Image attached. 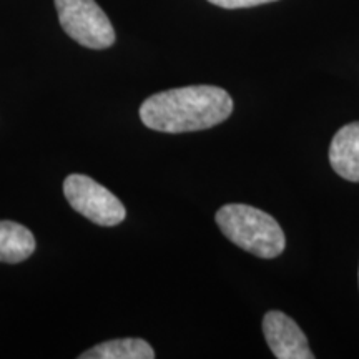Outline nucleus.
I'll list each match as a JSON object with an SVG mask.
<instances>
[{
  "label": "nucleus",
  "mask_w": 359,
  "mask_h": 359,
  "mask_svg": "<svg viewBox=\"0 0 359 359\" xmlns=\"http://www.w3.org/2000/svg\"><path fill=\"white\" fill-rule=\"evenodd\" d=\"M64 195L75 212L100 226H115L127 217L122 201L87 175H69L64 182Z\"/></svg>",
  "instance_id": "4"
},
{
  "label": "nucleus",
  "mask_w": 359,
  "mask_h": 359,
  "mask_svg": "<svg viewBox=\"0 0 359 359\" xmlns=\"http://www.w3.org/2000/svg\"><path fill=\"white\" fill-rule=\"evenodd\" d=\"M330 163L341 178L359 182V122L341 127L331 140Z\"/></svg>",
  "instance_id": "6"
},
{
  "label": "nucleus",
  "mask_w": 359,
  "mask_h": 359,
  "mask_svg": "<svg viewBox=\"0 0 359 359\" xmlns=\"http://www.w3.org/2000/svg\"><path fill=\"white\" fill-rule=\"evenodd\" d=\"M35 238L29 228L15 222H0V262L20 263L32 257Z\"/></svg>",
  "instance_id": "7"
},
{
  "label": "nucleus",
  "mask_w": 359,
  "mask_h": 359,
  "mask_svg": "<svg viewBox=\"0 0 359 359\" xmlns=\"http://www.w3.org/2000/svg\"><path fill=\"white\" fill-rule=\"evenodd\" d=\"M233 111L226 90L213 85L172 88L148 97L140 107L145 127L165 133L198 132L217 127Z\"/></svg>",
  "instance_id": "1"
},
{
  "label": "nucleus",
  "mask_w": 359,
  "mask_h": 359,
  "mask_svg": "<svg viewBox=\"0 0 359 359\" xmlns=\"http://www.w3.org/2000/svg\"><path fill=\"white\" fill-rule=\"evenodd\" d=\"M215 219L231 243L255 257L273 259L285 251L286 238L280 223L263 210L243 203L224 205Z\"/></svg>",
  "instance_id": "2"
},
{
  "label": "nucleus",
  "mask_w": 359,
  "mask_h": 359,
  "mask_svg": "<svg viewBox=\"0 0 359 359\" xmlns=\"http://www.w3.org/2000/svg\"><path fill=\"white\" fill-rule=\"evenodd\" d=\"M55 8L62 29L75 42L93 50L114 45V25L95 0H55Z\"/></svg>",
  "instance_id": "3"
},
{
  "label": "nucleus",
  "mask_w": 359,
  "mask_h": 359,
  "mask_svg": "<svg viewBox=\"0 0 359 359\" xmlns=\"http://www.w3.org/2000/svg\"><path fill=\"white\" fill-rule=\"evenodd\" d=\"M155 351L145 339L125 338L105 341L80 354V359H154Z\"/></svg>",
  "instance_id": "8"
},
{
  "label": "nucleus",
  "mask_w": 359,
  "mask_h": 359,
  "mask_svg": "<svg viewBox=\"0 0 359 359\" xmlns=\"http://www.w3.org/2000/svg\"><path fill=\"white\" fill-rule=\"evenodd\" d=\"M358 276H359V273H358Z\"/></svg>",
  "instance_id": "10"
},
{
  "label": "nucleus",
  "mask_w": 359,
  "mask_h": 359,
  "mask_svg": "<svg viewBox=\"0 0 359 359\" xmlns=\"http://www.w3.org/2000/svg\"><path fill=\"white\" fill-rule=\"evenodd\" d=\"M213 6L223 7V8H246V7H257L263 6V4L276 2V0H208Z\"/></svg>",
  "instance_id": "9"
},
{
  "label": "nucleus",
  "mask_w": 359,
  "mask_h": 359,
  "mask_svg": "<svg viewBox=\"0 0 359 359\" xmlns=\"http://www.w3.org/2000/svg\"><path fill=\"white\" fill-rule=\"evenodd\" d=\"M263 334L278 359H313L306 334L281 311H268L263 318Z\"/></svg>",
  "instance_id": "5"
}]
</instances>
